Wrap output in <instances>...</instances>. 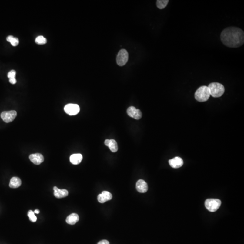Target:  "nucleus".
I'll return each instance as SVG.
<instances>
[{
  "instance_id": "1",
  "label": "nucleus",
  "mask_w": 244,
  "mask_h": 244,
  "mask_svg": "<svg viewBox=\"0 0 244 244\" xmlns=\"http://www.w3.org/2000/svg\"><path fill=\"white\" fill-rule=\"evenodd\" d=\"M221 40L226 46L237 48L244 43V32L236 27H229L225 28L221 34Z\"/></svg>"
},
{
  "instance_id": "2",
  "label": "nucleus",
  "mask_w": 244,
  "mask_h": 244,
  "mask_svg": "<svg viewBox=\"0 0 244 244\" xmlns=\"http://www.w3.org/2000/svg\"><path fill=\"white\" fill-rule=\"evenodd\" d=\"M210 96L209 87L206 85H202L198 88L195 94V99L200 102L207 101Z\"/></svg>"
},
{
  "instance_id": "3",
  "label": "nucleus",
  "mask_w": 244,
  "mask_h": 244,
  "mask_svg": "<svg viewBox=\"0 0 244 244\" xmlns=\"http://www.w3.org/2000/svg\"><path fill=\"white\" fill-rule=\"evenodd\" d=\"M210 95L214 98L221 97L225 92L224 86L222 84L218 82H212L209 86Z\"/></svg>"
},
{
  "instance_id": "4",
  "label": "nucleus",
  "mask_w": 244,
  "mask_h": 244,
  "mask_svg": "<svg viewBox=\"0 0 244 244\" xmlns=\"http://www.w3.org/2000/svg\"><path fill=\"white\" fill-rule=\"evenodd\" d=\"M221 201L219 199H207L205 202V206L206 209L211 212H215L221 205Z\"/></svg>"
},
{
  "instance_id": "5",
  "label": "nucleus",
  "mask_w": 244,
  "mask_h": 244,
  "mask_svg": "<svg viewBox=\"0 0 244 244\" xmlns=\"http://www.w3.org/2000/svg\"><path fill=\"white\" fill-rule=\"evenodd\" d=\"M129 60V53L124 49H122L119 52L116 58L117 63L120 67L124 66Z\"/></svg>"
},
{
  "instance_id": "6",
  "label": "nucleus",
  "mask_w": 244,
  "mask_h": 244,
  "mask_svg": "<svg viewBox=\"0 0 244 244\" xmlns=\"http://www.w3.org/2000/svg\"><path fill=\"white\" fill-rule=\"evenodd\" d=\"M17 116V112L15 110L3 111L1 113V117L2 120L6 123L12 122Z\"/></svg>"
},
{
  "instance_id": "7",
  "label": "nucleus",
  "mask_w": 244,
  "mask_h": 244,
  "mask_svg": "<svg viewBox=\"0 0 244 244\" xmlns=\"http://www.w3.org/2000/svg\"><path fill=\"white\" fill-rule=\"evenodd\" d=\"M64 111L69 115H75L80 112V107L78 105L69 104L64 107Z\"/></svg>"
},
{
  "instance_id": "8",
  "label": "nucleus",
  "mask_w": 244,
  "mask_h": 244,
  "mask_svg": "<svg viewBox=\"0 0 244 244\" xmlns=\"http://www.w3.org/2000/svg\"><path fill=\"white\" fill-rule=\"evenodd\" d=\"M127 113L129 116L137 120H139L142 117V113L141 110L137 109L135 107L130 106L128 108Z\"/></svg>"
},
{
  "instance_id": "9",
  "label": "nucleus",
  "mask_w": 244,
  "mask_h": 244,
  "mask_svg": "<svg viewBox=\"0 0 244 244\" xmlns=\"http://www.w3.org/2000/svg\"><path fill=\"white\" fill-rule=\"evenodd\" d=\"M112 199V194L107 191H103L101 194L98 195L97 197L98 201L101 203H105L108 201Z\"/></svg>"
},
{
  "instance_id": "10",
  "label": "nucleus",
  "mask_w": 244,
  "mask_h": 244,
  "mask_svg": "<svg viewBox=\"0 0 244 244\" xmlns=\"http://www.w3.org/2000/svg\"><path fill=\"white\" fill-rule=\"evenodd\" d=\"M29 158L32 162L36 165H39L44 161V156L40 153L33 154L30 155Z\"/></svg>"
},
{
  "instance_id": "11",
  "label": "nucleus",
  "mask_w": 244,
  "mask_h": 244,
  "mask_svg": "<svg viewBox=\"0 0 244 244\" xmlns=\"http://www.w3.org/2000/svg\"><path fill=\"white\" fill-rule=\"evenodd\" d=\"M136 189L138 192L141 193H145L148 190L147 183L142 179H139L136 183Z\"/></svg>"
},
{
  "instance_id": "12",
  "label": "nucleus",
  "mask_w": 244,
  "mask_h": 244,
  "mask_svg": "<svg viewBox=\"0 0 244 244\" xmlns=\"http://www.w3.org/2000/svg\"><path fill=\"white\" fill-rule=\"evenodd\" d=\"M170 166L173 168H180L183 165L184 162L182 158L179 157H175L169 161Z\"/></svg>"
},
{
  "instance_id": "13",
  "label": "nucleus",
  "mask_w": 244,
  "mask_h": 244,
  "mask_svg": "<svg viewBox=\"0 0 244 244\" xmlns=\"http://www.w3.org/2000/svg\"><path fill=\"white\" fill-rule=\"evenodd\" d=\"M54 195L58 199L65 198L69 195V192L65 189H59L56 186L53 187Z\"/></svg>"
},
{
  "instance_id": "14",
  "label": "nucleus",
  "mask_w": 244,
  "mask_h": 244,
  "mask_svg": "<svg viewBox=\"0 0 244 244\" xmlns=\"http://www.w3.org/2000/svg\"><path fill=\"white\" fill-rule=\"evenodd\" d=\"M82 159V155L81 154H74L71 155L70 161L72 164L76 165L81 162Z\"/></svg>"
},
{
  "instance_id": "15",
  "label": "nucleus",
  "mask_w": 244,
  "mask_h": 244,
  "mask_svg": "<svg viewBox=\"0 0 244 244\" xmlns=\"http://www.w3.org/2000/svg\"><path fill=\"white\" fill-rule=\"evenodd\" d=\"M79 217L78 214L73 213L69 215L66 219V222L70 225H74L78 222Z\"/></svg>"
},
{
  "instance_id": "16",
  "label": "nucleus",
  "mask_w": 244,
  "mask_h": 244,
  "mask_svg": "<svg viewBox=\"0 0 244 244\" xmlns=\"http://www.w3.org/2000/svg\"><path fill=\"white\" fill-rule=\"evenodd\" d=\"M22 185V180L17 177H14L10 180L9 186L11 188H17Z\"/></svg>"
},
{
  "instance_id": "17",
  "label": "nucleus",
  "mask_w": 244,
  "mask_h": 244,
  "mask_svg": "<svg viewBox=\"0 0 244 244\" xmlns=\"http://www.w3.org/2000/svg\"><path fill=\"white\" fill-rule=\"evenodd\" d=\"M108 146L109 147L110 151L113 152H116L118 150L117 143L115 140H109V143Z\"/></svg>"
},
{
  "instance_id": "18",
  "label": "nucleus",
  "mask_w": 244,
  "mask_h": 244,
  "mask_svg": "<svg viewBox=\"0 0 244 244\" xmlns=\"http://www.w3.org/2000/svg\"><path fill=\"white\" fill-rule=\"evenodd\" d=\"M169 2V0H157L156 1V6L158 9H164L167 6Z\"/></svg>"
},
{
  "instance_id": "19",
  "label": "nucleus",
  "mask_w": 244,
  "mask_h": 244,
  "mask_svg": "<svg viewBox=\"0 0 244 244\" xmlns=\"http://www.w3.org/2000/svg\"><path fill=\"white\" fill-rule=\"evenodd\" d=\"M6 40L10 42L13 46H16L19 44V40L17 38H15L12 35H9L6 38Z\"/></svg>"
},
{
  "instance_id": "20",
  "label": "nucleus",
  "mask_w": 244,
  "mask_h": 244,
  "mask_svg": "<svg viewBox=\"0 0 244 244\" xmlns=\"http://www.w3.org/2000/svg\"><path fill=\"white\" fill-rule=\"evenodd\" d=\"M46 38L43 36H39L37 37L35 39V42L36 44L39 45H45L47 43Z\"/></svg>"
},
{
  "instance_id": "21",
  "label": "nucleus",
  "mask_w": 244,
  "mask_h": 244,
  "mask_svg": "<svg viewBox=\"0 0 244 244\" xmlns=\"http://www.w3.org/2000/svg\"><path fill=\"white\" fill-rule=\"evenodd\" d=\"M28 216L29 217V220L33 222H36L37 217L35 215L34 212L32 210H29L28 212Z\"/></svg>"
},
{
  "instance_id": "22",
  "label": "nucleus",
  "mask_w": 244,
  "mask_h": 244,
  "mask_svg": "<svg viewBox=\"0 0 244 244\" xmlns=\"http://www.w3.org/2000/svg\"><path fill=\"white\" fill-rule=\"evenodd\" d=\"M16 74V72H15V71L14 70H11V71L8 72V74H7V77H8L9 79L15 78Z\"/></svg>"
},
{
  "instance_id": "23",
  "label": "nucleus",
  "mask_w": 244,
  "mask_h": 244,
  "mask_svg": "<svg viewBox=\"0 0 244 244\" xmlns=\"http://www.w3.org/2000/svg\"><path fill=\"white\" fill-rule=\"evenodd\" d=\"M9 82H10L11 83V84H15L16 82H17V81H16L15 78H13L9 79Z\"/></svg>"
},
{
  "instance_id": "24",
  "label": "nucleus",
  "mask_w": 244,
  "mask_h": 244,
  "mask_svg": "<svg viewBox=\"0 0 244 244\" xmlns=\"http://www.w3.org/2000/svg\"><path fill=\"white\" fill-rule=\"evenodd\" d=\"M97 244H109V242L107 240H104L99 242Z\"/></svg>"
},
{
  "instance_id": "25",
  "label": "nucleus",
  "mask_w": 244,
  "mask_h": 244,
  "mask_svg": "<svg viewBox=\"0 0 244 244\" xmlns=\"http://www.w3.org/2000/svg\"><path fill=\"white\" fill-rule=\"evenodd\" d=\"M39 212H39V210L36 209L35 210V212H34V213H36V214H38V213H39Z\"/></svg>"
}]
</instances>
